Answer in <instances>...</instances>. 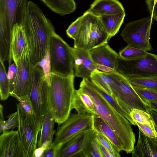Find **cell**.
Instances as JSON below:
<instances>
[{
  "mask_svg": "<svg viewBox=\"0 0 157 157\" xmlns=\"http://www.w3.org/2000/svg\"><path fill=\"white\" fill-rule=\"evenodd\" d=\"M21 25L27 37L30 61L37 66L49 52L54 27L39 6L31 1H28Z\"/></svg>",
  "mask_w": 157,
  "mask_h": 157,
  "instance_id": "6da1fadb",
  "label": "cell"
},
{
  "mask_svg": "<svg viewBox=\"0 0 157 157\" xmlns=\"http://www.w3.org/2000/svg\"><path fill=\"white\" fill-rule=\"evenodd\" d=\"M80 87L90 97L97 114L101 117L115 131L122 144V151L127 154L131 153L135 147L136 138L129 121L83 79Z\"/></svg>",
  "mask_w": 157,
  "mask_h": 157,
  "instance_id": "7a4b0ae2",
  "label": "cell"
},
{
  "mask_svg": "<svg viewBox=\"0 0 157 157\" xmlns=\"http://www.w3.org/2000/svg\"><path fill=\"white\" fill-rule=\"evenodd\" d=\"M75 75L65 76L51 73L49 85V107L56 123L61 124L68 117L72 110L75 89Z\"/></svg>",
  "mask_w": 157,
  "mask_h": 157,
  "instance_id": "3957f363",
  "label": "cell"
},
{
  "mask_svg": "<svg viewBox=\"0 0 157 157\" xmlns=\"http://www.w3.org/2000/svg\"><path fill=\"white\" fill-rule=\"evenodd\" d=\"M105 78L112 96L127 113L130 115L134 109L141 110L148 113L151 109L150 107L141 99L125 77L115 72L107 73Z\"/></svg>",
  "mask_w": 157,
  "mask_h": 157,
  "instance_id": "277c9868",
  "label": "cell"
},
{
  "mask_svg": "<svg viewBox=\"0 0 157 157\" xmlns=\"http://www.w3.org/2000/svg\"><path fill=\"white\" fill-rule=\"evenodd\" d=\"M74 40V47L90 51L108 43L110 39L100 17L86 11Z\"/></svg>",
  "mask_w": 157,
  "mask_h": 157,
  "instance_id": "5b68a950",
  "label": "cell"
},
{
  "mask_svg": "<svg viewBox=\"0 0 157 157\" xmlns=\"http://www.w3.org/2000/svg\"><path fill=\"white\" fill-rule=\"evenodd\" d=\"M49 53L51 73L65 76L74 75L72 48L55 32L50 38Z\"/></svg>",
  "mask_w": 157,
  "mask_h": 157,
  "instance_id": "8992f818",
  "label": "cell"
},
{
  "mask_svg": "<svg viewBox=\"0 0 157 157\" xmlns=\"http://www.w3.org/2000/svg\"><path fill=\"white\" fill-rule=\"evenodd\" d=\"M49 85L42 68L35 66L34 80L29 100L36 119L41 125L49 109Z\"/></svg>",
  "mask_w": 157,
  "mask_h": 157,
  "instance_id": "52a82bcc",
  "label": "cell"
},
{
  "mask_svg": "<svg viewBox=\"0 0 157 157\" xmlns=\"http://www.w3.org/2000/svg\"><path fill=\"white\" fill-rule=\"evenodd\" d=\"M17 109L18 115L17 131L26 156L34 157L41 125L38 123L34 114L27 113L19 103L17 104Z\"/></svg>",
  "mask_w": 157,
  "mask_h": 157,
  "instance_id": "ba28073f",
  "label": "cell"
},
{
  "mask_svg": "<svg viewBox=\"0 0 157 157\" xmlns=\"http://www.w3.org/2000/svg\"><path fill=\"white\" fill-rule=\"evenodd\" d=\"M153 18L151 16L127 24L121 35L127 45L146 51L152 48L150 42Z\"/></svg>",
  "mask_w": 157,
  "mask_h": 157,
  "instance_id": "9c48e42d",
  "label": "cell"
},
{
  "mask_svg": "<svg viewBox=\"0 0 157 157\" xmlns=\"http://www.w3.org/2000/svg\"><path fill=\"white\" fill-rule=\"evenodd\" d=\"M116 71L125 77L157 76V55L148 52L146 57L135 60L124 59L119 55Z\"/></svg>",
  "mask_w": 157,
  "mask_h": 157,
  "instance_id": "30bf717a",
  "label": "cell"
},
{
  "mask_svg": "<svg viewBox=\"0 0 157 157\" xmlns=\"http://www.w3.org/2000/svg\"><path fill=\"white\" fill-rule=\"evenodd\" d=\"M16 65V77L10 96L18 101L29 100L34 80V67L30 61L29 51L23 53Z\"/></svg>",
  "mask_w": 157,
  "mask_h": 157,
  "instance_id": "8fae6325",
  "label": "cell"
},
{
  "mask_svg": "<svg viewBox=\"0 0 157 157\" xmlns=\"http://www.w3.org/2000/svg\"><path fill=\"white\" fill-rule=\"evenodd\" d=\"M93 115L77 113L70 114L59 127L53 142L58 145L87 128H93Z\"/></svg>",
  "mask_w": 157,
  "mask_h": 157,
  "instance_id": "7c38bea8",
  "label": "cell"
},
{
  "mask_svg": "<svg viewBox=\"0 0 157 157\" xmlns=\"http://www.w3.org/2000/svg\"><path fill=\"white\" fill-rule=\"evenodd\" d=\"M28 2V0H0V21L12 29L14 25H21Z\"/></svg>",
  "mask_w": 157,
  "mask_h": 157,
  "instance_id": "4fadbf2b",
  "label": "cell"
},
{
  "mask_svg": "<svg viewBox=\"0 0 157 157\" xmlns=\"http://www.w3.org/2000/svg\"><path fill=\"white\" fill-rule=\"evenodd\" d=\"M0 157H26L17 130L4 131L0 135Z\"/></svg>",
  "mask_w": 157,
  "mask_h": 157,
  "instance_id": "5bb4252c",
  "label": "cell"
},
{
  "mask_svg": "<svg viewBox=\"0 0 157 157\" xmlns=\"http://www.w3.org/2000/svg\"><path fill=\"white\" fill-rule=\"evenodd\" d=\"M91 128L82 130L58 145L56 157H81V152Z\"/></svg>",
  "mask_w": 157,
  "mask_h": 157,
  "instance_id": "9a60e30c",
  "label": "cell"
},
{
  "mask_svg": "<svg viewBox=\"0 0 157 157\" xmlns=\"http://www.w3.org/2000/svg\"><path fill=\"white\" fill-rule=\"evenodd\" d=\"M29 51V45L25 31L21 25L16 24L12 30L8 56L9 65L12 61L16 64L23 53Z\"/></svg>",
  "mask_w": 157,
  "mask_h": 157,
  "instance_id": "2e32d148",
  "label": "cell"
},
{
  "mask_svg": "<svg viewBox=\"0 0 157 157\" xmlns=\"http://www.w3.org/2000/svg\"><path fill=\"white\" fill-rule=\"evenodd\" d=\"M72 50L75 75L83 78H90L92 73L97 69L89 51L74 47Z\"/></svg>",
  "mask_w": 157,
  "mask_h": 157,
  "instance_id": "e0dca14e",
  "label": "cell"
},
{
  "mask_svg": "<svg viewBox=\"0 0 157 157\" xmlns=\"http://www.w3.org/2000/svg\"><path fill=\"white\" fill-rule=\"evenodd\" d=\"M89 53L95 64L106 66L116 71L119 54L107 43L90 50Z\"/></svg>",
  "mask_w": 157,
  "mask_h": 157,
  "instance_id": "ac0fdd59",
  "label": "cell"
},
{
  "mask_svg": "<svg viewBox=\"0 0 157 157\" xmlns=\"http://www.w3.org/2000/svg\"><path fill=\"white\" fill-rule=\"evenodd\" d=\"M86 11L98 17L125 12L122 5L118 0H95Z\"/></svg>",
  "mask_w": 157,
  "mask_h": 157,
  "instance_id": "d6986e66",
  "label": "cell"
},
{
  "mask_svg": "<svg viewBox=\"0 0 157 157\" xmlns=\"http://www.w3.org/2000/svg\"><path fill=\"white\" fill-rule=\"evenodd\" d=\"M131 153L133 157H157V137H149L139 130L137 143Z\"/></svg>",
  "mask_w": 157,
  "mask_h": 157,
  "instance_id": "ffe728a7",
  "label": "cell"
},
{
  "mask_svg": "<svg viewBox=\"0 0 157 157\" xmlns=\"http://www.w3.org/2000/svg\"><path fill=\"white\" fill-rule=\"evenodd\" d=\"M71 109L78 113L97 115L95 111L93 101L89 95L82 88L75 90Z\"/></svg>",
  "mask_w": 157,
  "mask_h": 157,
  "instance_id": "44dd1931",
  "label": "cell"
},
{
  "mask_svg": "<svg viewBox=\"0 0 157 157\" xmlns=\"http://www.w3.org/2000/svg\"><path fill=\"white\" fill-rule=\"evenodd\" d=\"M93 129L101 133L111 142L114 147L122 151L121 143L116 133L107 122L98 115H93Z\"/></svg>",
  "mask_w": 157,
  "mask_h": 157,
  "instance_id": "7402d4cb",
  "label": "cell"
},
{
  "mask_svg": "<svg viewBox=\"0 0 157 157\" xmlns=\"http://www.w3.org/2000/svg\"><path fill=\"white\" fill-rule=\"evenodd\" d=\"M55 122V121L52 113L49 107L42 122L37 147L41 146L47 141L53 142V136L55 133V131L54 129Z\"/></svg>",
  "mask_w": 157,
  "mask_h": 157,
  "instance_id": "603a6c76",
  "label": "cell"
},
{
  "mask_svg": "<svg viewBox=\"0 0 157 157\" xmlns=\"http://www.w3.org/2000/svg\"><path fill=\"white\" fill-rule=\"evenodd\" d=\"M53 12L61 16L73 12L76 10L74 0H40Z\"/></svg>",
  "mask_w": 157,
  "mask_h": 157,
  "instance_id": "cb8c5ba5",
  "label": "cell"
},
{
  "mask_svg": "<svg viewBox=\"0 0 157 157\" xmlns=\"http://www.w3.org/2000/svg\"><path fill=\"white\" fill-rule=\"evenodd\" d=\"M125 16V12L99 17L111 38L118 32Z\"/></svg>",
  "mask_w": 157,
  "mask_h": 157,
  "instance_id": "d4e9b609",
  "label": "cell"
},
{
  "mask_svg": "<svg viewBox=\"0 0 157 157\" xmlns=\"http://www.w3.org/2000/svg\"><path fill=\"white\" fill-rule=\"evenodd\" d=\"M83 80L86 84L92 87L100 94L110 105L118 112L126 118L132 125H136V123L133 121L130 115L120 106L112 95L109 94L98 87L93 82L90 78H83Z\"/></svg>",
  "mask_w": 157,
  "mask_h": 157,
  "instance_id": "484cf974",
  "label": "cell"
},
{
  "mask_svg": "<svg viewBox=\"0 0 157 157\" xmlns=\"http://www.w3.org/2000/svg\"><path fill=\"white\" fill-rule=\"evenodd\" d=\"M83 157H102L98 142L96 137L94 130L91 128L83 148L81 152Z\"/></svg>",
  "mask_w": 157,
  "mask_h": 157,
  "instance_id": "4316f807",
  "label": "cell"
},
{
  "mask_svg": "<svg viewBox=\"0 0 157 157\" xmlns=\"http://www.w3.org/2000/svg\"><path fill=\"white\" fill-rule=\"evenodd\" d=\"M0 95L1 101L7 99L10 96L9 81L4 62L0 59Z\"/></svg>",
  "mask_w": 157,
  "mask_h": 157,
  "instance_id": "83f0119b",
  "label": "cell"
},
{
  "mask_svg": "<svg viewBox=\"0 0 157 157\" xmlns=\"http://www.w3.org/2000/svg\"><path fill=\"white\" fill-rule=\"evenodd\" d=\"M148 53L146 51L127 45L120 51L118 54L124 59L135 60L146 57Z\"/></svg>",
  "mask_w": 157,
  "mask_h": 157,
  "instance_id": "f1b7e54d",
  "label": "cell"
},
{
  "mask_svg": "<svg viewBox=\"0 0 157 157\" xmlns=\"http://www.w3.org/2000/svg\"><path fill=\"white\" fill-rule=\"evenodd\" d=\"M130 115L135 123L138 122L155 128L153 119L149 113L141 110L134 109L131 111Z\"/></svg>",
  "mask_w": 157,
  "mask_h": 157,
  "instance_id": "f546056e",
  "label": "cell"
},
{
  "mask_svg": "<svg viewBox=\"0 0 157 157\" xmlns=\"http://www.w3.org/2000/svg\"><path fill=\"white\" fill-rule=\"evenodd\" d=\"M125 78L132 86L157 90V76L141 78Z\"/></svg>",
  "mask_w": 157,
  "mask_h": 157,
  "instance_id": "4dcf8cb0",
  "label": "cell"
},
{
  "mask_svg": "<svg viewBox=\"0 0 157 157\" xmlns=\"http://www.w3.org/2000/svg\"><path fill=\"white\" fill-rule=\"evenodd\" d=\"M132 87L141 99L148 105L150 101H157V90L134 86Z\"/></svg>",
  "mask_w": 157,
  "mask_h": 157,
  "instance_id": "1f68e13d",
  "label": "cell"
},
{
  "mask_svg": "<svg viewBox=\"0 0 157 157\" xmlns=\"http://www.w3.org/2000/svg\"><path fill=\"white\" fill-rule=\"evenodd\" d=\"M93 129L98 141L107 149L113 157H121L120 151L114 147L112 143L107 138L101 133Z\"/></svg>",
  "mask_w": 157,
  "mask_h": 157,
  "instance_id": "d6a6232c",
  "label": "cell"
},
{
  "mask_svg": "<svg viewBox=\"0 0 157 157\" xmlns=\"http://www.w3.org/2000/svg\"><path fill=\"white\" fill-rule=\"evenodd\" d=\"M8 117L6 121L0 120L1 134L3 131L10 129H13L18 127V115L17 111L10 114Z\"/></svg>",
  "mask_w": 157,
  "mask_h": 157,
  "instance_id": "836d02e7",
  "label": "cell"
},
{
  "mask_svg": "<svg viewBox=\"0 0 157 157\" xmlns=\"http://www.w3.org/2000/svg\"><path fill=\"white\" fill-rule=\"evenodd\" d=\"M82 16L78 18L69 26L66 32L67 36L74 40L79 32L82 23Z\"/></svg>",
  "mask_w": 157,
  "mask_h": 157,
  "instance_id": "e575fe53",
  "label": "cell"
},
{
  "mask_svg": "<svg viewBox=\"0 0 157 157\" xmlns=\"http://www.w3.org/2000/svg\"><path fill=\"white\" fill-rule=\"evenodd\" d=\"M17 65L14 63L9 65L7 75L9 82L10 94L13 90L17 75Z\"/></svg>",
  "mask_w": 157,
  "mask_h": 157,
  "instance_id": "d590c367",
  "label": "cell"
},
{
  "mask_svg": "<svg viewBox=\"0 0 157 157\" xmlns=\"http://www.w3.org/2000/svg\"><path fill=\"white\" fill-rule=\"evenodd\" d=\"M37 66L40 67L43 69L49 84L51 72L49 52L44 58L40 62Z\"/></svg>",
  "mask_w": 157,
  "mask_h": 157,
  "instance_id": "8d00e7d4",
  "label": "cell"
},
{
  "mask_svg": "<svg viewBox=\"0 0 157 157\" xmlns=\"http://www.w3.org/2000/svg\"><path fill=\"white\" fill-rule=\"evenodd\" d=\"M139 130L146 136L152 138L157 137V132L155 128H152L138 122L135 123Z\"/></svg>",
  "mask_w": 157,
  "mask_h": 157,
  "instance_id": "74e56055",
  "label": "cell"
},
{
  "mask_svg": "<svg viewBox=\"0 0 157 157\" xmlns=\"http://www.w3.org/2000/svg\"><path fill=\"white\" fill-rule=\"evenodd\" d=\"M58 145H55L52 143L44 152L42 157H56Z\"/></svg>",
  "mask_w": 157,
  "mask_h": 157,
  "instance_id": "f35d334b",
  "label": "cell"
},
{
  "mask_svg": "<svg viewBox=\"0 0 157 157\" xmlns=\"http://www.w3.org/2000/svg\"><path fill=\"white\" fill-rule=\"evenodd\" d=\"M52 143L50 141H47L41 146L37 147L34 152V157H42L44 151L50 146Z\"/></svg>",
  "mask_w": 157,
  "mask_h": 157,
  "instance_id": "ab89813d",
  "label": "cell"
},
{
  "mask_svg": "<svg viewBox=\"0 0 157 157\" xmlns=\"http://www.w3.org/2000/svg\"><path fill=\"white\" fill-rule=\"evenodd\" d=\"M18 101L19 103L27 113L30 114H34L33 108L29 100H20Z\"/></svg>",
  "mask_w": 157,
  "mask_h": 157,
  "instance_id": "60d3db41",
  "label": "cell"
},
{
  "mask_svg": "<svg viewBox=\"0 0 157 157\" xmlns=\"http://www.w3.org/2000/svg\"><path fill=\"white\" fill-rule=\"evenodd\" d=\"M98 142L99 150L101 155L102 157H113L110 154L107 149Z\"/></svg>",
  "mask_w": 157,
  "mask_h": 157,
  "instance_id": "b9f144b4",
  "label": "cell"
},
{
  "mask_svg": "<svg viewBox=\"0 0 157 157\" xmlns=\"http://www.w3.org/2000/svg\"><path fill=\"white\" fill-rule=\"evenodd\" d=\"M96 64L97 69L100 71H100L108 73L117 72L114 69L108 67L97 64Z\"/></svg>",
  "mask_w": 157,
  "mask_h": 157,
  "instance_id": "7bdbcfd3",
  "label": "cell"
},
{
  "mask_svg": "<svg viewBox=\"0 0 157 157\" xmlns=\"http://www.w3.org/2000/svg\"><path fill=\"white\" fill-rule=\"evenodd\" d=\"M148 113L151 115L153 119L155 128L157 132V112L150 109L148 111Z\"/></svg>",
  "mask_w": 157,
  "mask_h": 157,
  "instance_id": "ee69618b",
  "label": "cell"
},
{
  "mask_svg": "<svg viewBox=\"0 0 157 157\" xmlns=\"http://www.w3.org/2000/svg\"><path fill=\"white\" fill-rule=\"evenodd\" d=\"M150 16L157 22V1L153 6L152 12Z\"/></svg>",
  "mask_w": 157,
  "mask_h": 157,
  "instance_id": "f6af8a7d",
  "label": "cell"
},
{
  "mask_svg": "<svg viewBox=\"0 0 157 157\" xmlns=\"http://www.w3.org/2000/svg\"><path fill=\"white\" fill-rule=\"evenodd\" d=\"M148 105L151 109H152L157 112V101H153L150 102Z\"/></svg>",
  "mask_w": 157,
  "mask_h": 157,
  "instance_id": "bcb514c9",
  "label": "cell"
},
{
  "mask_svg": "<svg viewBox=\"0 0 157 157\" xmlns=\"http://www.w3.org/2000/svg\"><path fill=\"white\" fill-rule=\"evenodd\" d=\"M3 106L0 104V120L4 121L3 115Z\"/></svg>",
  "mask_w": 157,
  "mask_h": 157,
  "instance_id": "7dc6e473",
  "label": "cell"
}]
</instances>
